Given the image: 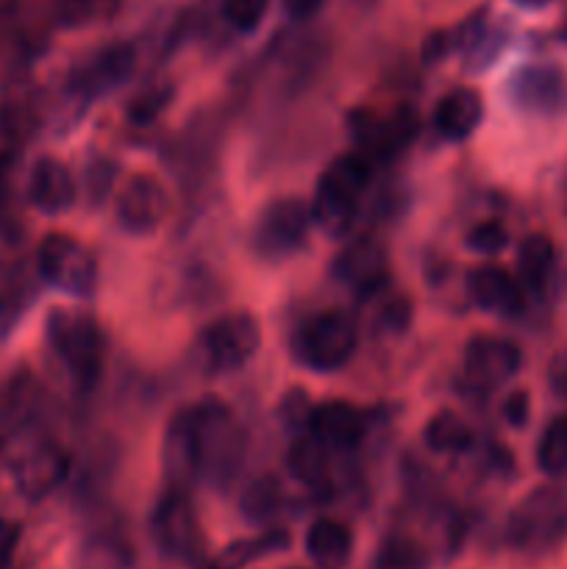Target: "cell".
<instances>
[{
	"instance_id": "cell-1",
	"label": "cell",
	"mask_w": 567,
	"mask_h": 569,
	"mask_svg": "<svg viewBox=\"0 0 567 569\" xmlns=\"http://www.w3.org/2000/svg\"><path fill=\"white\" fill-rule=\"evenodd\" d=\"M567 537V483L550 481L531 489L506 522V539L523 553H545Z\"/></svg>"
},
{
	"instance_id": "cell-2",
	"label": "cell",
	"mask_w": 567,
	"mask_h": 569,
	"mask_svg": "<svg viewBox=\"0 0 567 569\" xmlns=\"http://www.w3.org/2000/svg\"><path fill=\"white\" fill-rule=\"evenodd\" d=\"M370 183V164L359 153H342L326 167L317 183L311 220L328 237H345L359 211V200Z\"/></svg>"
},
{
	"instance_id": "cell-3",
	"label": "cell",
	"mask_w": 567,
	"mask_h": 569,
	"mask_svg": "<svg viewBox=\"0 0 567 569\" xmlns=\"http://www.w3.org/2000/svg\"><path fill=\"white\" fill-rule=\"evenodd\" d=\"M198 411V476L226 487L242 459V431L222 403L195 406Z\"/></svg>"
},
{
	"instance_id": "cell-4",
	"label": "cell",
	"mask_w": 567,
	"mask_h": 569,
	"mask_svg": "<svg viewBox=\"0 0 567 569\" xmlns=\"http://www.w3.org/2000/svg\"><path fill=\"white\" fill-rule=\"evenodd\" d=\"M48 339L56 356L81 383H92L103 370L106 345L98 322L83 311H53L48 320Z\"/></svg>"
},
{
	"instance_id": "cell-5",
	"label": "cell",
	"mask_w": 567,
	"mask_h": 569,
	"mask_svg": "<svg viewBox=\"0 0 567 569\" xmlns=\"http://www.w3.org/2000/svg\"><path fill=\"white\" fill-rule=\"evenodd\" d=\"M359 342V328L345 311H322L306 320L295 337V356L309 370L334 372L345 367Z\"/></svg>"
},
{
	"instance_id": "cell-6",
	"label": "cell",
	"mask_w": 567,
	"mask_h": 569,
	"mask_svg": "<svg viewBox=\"0 0 567 569\" xmlns=\"http://www.w3.org/2000/svg\"><path fill=\"white\" fill-rule=\"evenodd\" d=\"M261 345V328L248 311L220 317L200 333L198 353L206 370L233 372L248 365Z\"/></svg>"
},
{
	"instance_id": "cell-7",
	"label": "cell",
	"mask_w": 567,
	"mask_h": 569,
	"mask_svg": "<svg viewBox=\"0 0 567 569\" xmlns=\"http://www.w3.org/2000/svg\"><path fill=\"white\" fill-rule=\"evenodd\" d=\"M37 264L44 281L61 292L76 295V298H87L94 292L98 261H94L92 250L78 242L76 237H67V233L44 237L37 250Z\"/></svg>"
},
{
	"instance_id": "cell-8",
	"label": "cell",
	"mask_w": 567,
	"mask_h": 569,
	"mask_svg": "<svg viewBox=\"0 0 567 569\" xmlns=\"http://www.w3.org/2000/svg\"><path fill=\"white\" fill-rule=\"evenodd\" d=\"M150 537L161 556L172 561H192L200 553V522L187 489L172 487L159 498L150 515Z\"/></svg>"
},
{
	"instance_id": "cell-9",
	"label": "cell",
	"mask_w": 567,
	"mask_h": 569,
	"mask_svg": "<svg viewBox=\"0 0 567 569\" xmlns=\"http://www.w3.org/2000/svg\"><path fill=\"white\" fill-rule=\"evenodd\" d=\"M311 206L300 198H278L261 209L253 226V248L265 259L278 261L304 248L311 228Z\"/></svg>"
},
{
	"instance_id": "cell-10",
	"label": "cell",
	"mask_w": 567,
	"mask_h": 569,
	"mask_svg": "<svg viewBox=\"0 0 567 569\" xmlns=\"http://www.w3.org/2000/svg\"><path fill=\"white\" fill-rule=\"evenodd\" d=\"M167 211H170V194L165 183L148 172H133L117 192V222L131 233L156 231L165 222Z\"/></svg>"
},
{
	"instance_id": "cell-11",
	"label": "cell",
	"mask_w": 567,
	"mask_h": 569,
	"mask_svg": "<svg viewBox=\"0 0 567 569\" xmlns=\"http://www.w3.org/2000/svg\"><path fill=\"white\" fill-rule=\"evenodd\" d=\"M465 381L472 389H498L520 370V348L500 337H476L465 348Z\"/></svg>"
},
{
	"instance_id": "cell-12",
	"label": "cell",
	"mask_w": 567,
	"mask_h": 569,
	"mask_svg": "<svg viewBox=\"0 0 567 569\" xmlns=\"http://www.w3.org/2000/svg\"><path fill=\"white\" fill-rule=\"evenodd\" d=\"M14 487L22 498L42 500L70 472V459L53 442H37L22 450L14 461Z\"/></svg>"
},
{
	"instance_id": "cell-13",
	"label": "cell",
	"mask_w": 567,
	"mask_h": 569,
	"mask_svg": "<svg viewBox=\"0 0 567 569\" xmlns=\"http://www.w3.org/2000/svg\"><path fill=\"white\" fill-rule=\"evenodd\" d=\"M511 100L523 111L556 114L567 106V76L550 64L523 67L511 81Z\"/></svg>"
},
{
	"instance_id": "cell-14",
	"label": "cell",
	"mask_w": 567,
	"mask_h": 569,
	"mask_svg": "<svg viewBox=\"0 0 567 569\" xmlns=\"http://www.w3.org/2000/svg\"><path fill=\"white\" fill-rule=\"evenodd\" d=\"M350 126H354L356 139L372 153H395L417 133V117L406 106L389 111L361 109L350 117Z\"/></svg>"
},
{
	"instance_id": "cell-15",
	"label": "cell",
	"mask_w": 567,
	"mask_h": 569,
	"mask_svg": "<svg viewBox=\"0 0 567 569\" xmlns=\"http://www.w3.org/2000/svg\"><path fill=\"white\" fill-rule=\"evenodd\" d=\"M161 456H165V470L172 487L187 489V483L198 478V411L195 406L181 409L172 417Z\"/></svg>"
},
{
	"instance_id": "cell-16",
	"label": "cell",
	"mask_w": 567,
	"mask_h": 569,
	"mask_svg": "<svg viewBox=\"0 0 567 569\" xmlns=\"http://www.w3.org/2000/svg\"><path fill=\"white\" fill-rule=\"evenodd\" d=\"M28 198L39 211H48V214H59V211L70 209L78 198L76 178H72L70 167L64 161L53 159V156L39 159L33 164L31 178H28Z\"/></svg>"
},
{
	"instance_id": "cell-17",
	"label": "cell",
	"mask_w": 567,
	"mask_h": 569,
	"mask_svg": "<svg viewBox=\"0 0 567 569\" xmlns=\"http://www.w3.org/2000/svg\"><path fill=\"white\" fill-rule=\"evenodd\" d=\"M334 276L348 287L372 292L387 278V250L376 239H356L334 261Z\"/></svg>"
},
{
	"instance_id": "cell-18",
	"label": "cell",
	"mask_w": 567,
	"mask_h": 569,
	"mask_svg": "<svg viewBox=\"0 0 567 569\" xmlns=\"http://www.w3.org/2000/svg\"><path fill=\"white\" fill-rule=\"evenodd\" d=\"M467 292H470L472 303L484 311H495V315H511L520 309L523 292L520 283L515 281L511 272H506L498 264H481L467 276Z\"/></svg>"
},
{
	"instance_id": "cell-19",
	"label": "cell",
	"mask_w": 567,
	"mask_h": 569,
	"mask_svg": "<svg viewBox=\"0 0 567 569\" xmlns=\"http://www.w3.org/2000/svg\"><path fill=\"white\" fill-rule=\"evenodd\" d=\"M309 428L328 448H354L365 437V415L345 400H328L315 406Z\"/></svg>"
},
{
	"instance_id": "cell-20",
	"label": "cell",
	"mask_w": 567,
	"mask_h": 569,
	"mask_svg": "<svg viewBox=\"0 0 567 569\" xmlns=\"http://www.w3.org/2000/svg\"><path fill=\"white\" fill-rule=\"evenodd\" d=\"M484 117V100L476 89H450L434 111V122L437 131L445 139H467L478 128Z\"/></svg>"
},
{
	"instance_id": "cell-21",
	"label": "cell",
	"mask_w": 567,
	"mask_h": 569,
	"mask_svg": "<svg viewBox=\"0 0 567 569\" xmlns=\"http://www.w3.org/2000/svg\"><path fill=\"white\" fill-rule=\"evenodd\" d=\"M350 548H354V539H350L348 526H342L339 520H315L306 531V553L311 556V561H317L326 569H337L348 561Z\"/></svg>"
},
{
	"instance_id": "cell-22",
	"label": "cell",
	"mask_w": 567,
	"mask_h": 569,
	"mask_svg": "<svg viewBox=\"0 0 567 569\" xmlns=\"http://www.w3.org/2000/svg\"><path fill=\"white\" fill-rule=\"evenodd\" d=\"M76 569H133V548L117 531H94L78 548Z\"/></svg>"
},
{
	"instance_id": "cell-23",
	"label": "cell",
	"mask_w": 567,
	"mask_h": 569,
	"mask_svg": "<svg viewBox=\"0 0 567 569\" xmlns=\"http://www.w3.org/2000/svg\"><path fill=\"white\" fill-rule=\"evenodd\" d=\"M287 467L304 487H322L331 476V459H328V445L320 442L315 433L298 437L289 445Z\"/></svg>"
},
{
	"instance_id": "cell-24",
	"label": "cell",
	"mask_w": 567,
	"mask_h": 569,
	"mask_svg": "<svg viewBox=\"0 0 567 569\" xmlns=\"http://www.w3.org/2000/svg\"><path fill=\"white\" fill-rule=\"evenodd\" d=\"M133 70V50L128 44L106 48L83 67L81 87L83 92H103V89L120 83Z\"/></svg>"
},
{
	"instance_id": "cell-25",
	"label": "cell",
	"mask_w": 567,
	"mask_h": 569,
	"mask_svg": "<svg viewBox=\"0 0 567 569\" xmlns=\"http://www.w3.org/2000/svg\"><path fill=\"white\" fill-rule=\"evenodd\" d=\"M426 445L437 453H461L472 445V428L456 411H439L426 426Z\"/></svg>"
},
{
	"instance_id": "cell-26",
	"label": "cell",
	"mask_w": 567,
	"mask_h": 569,
	"mask_svg": "<svg viewBox=\"0 0 567 569\" xmlns=\"http://www.w3.org/2000/svg\"><path fill=\"white\" fill-rule=\"evenodd\" d=\"M556 261V248L545 233H531V237L523 239L520 253H517V264H520L523 281L531 289L545 287L550 270H554Z\"/></svg>"
},
{
	"instance_id": "cell-27",
	"label": "cell",
	"mask_w": 567,
	"mask_h": 569,
	"mask_svg": "<svg viewBox=\"0 0 567 569\" xmlns=\"http://www.w3.org/2000/svg\"><path fill=\"white\" fill-rule=\"evenodd\" d=\"M239 509H242V515L248 517L250 522H267L270 517H276V511L281 509V487H278L276 478H253V481L245 487Z\"/></svg>"
},
{
	"instance_id": "cell-28",
	"label": "cell",
	"mask_w": 567,
	"mask_h": 569,
	"mask_svg": "<svg viewBox=\"0 0 567 569\" xmlns=\"http://www.w3.org/2000/svg\"><path fill=\"white\" fill-rule=\"evenodd\" d=\"M537 465L550 478H559L567 472V417H559L545 428L537 445Z\"/></svg>"
},
{
	"instance_id": "cell-29",
	"label": "cell",
	"mask_w": 567,
	"mask_h": 569,
	"mask_svg": "<svg viewBox=\"0 0 567 569\" xmlns=\"http://www.w3.org/2000/svg\"><path fill=\"white\" fill-rule=\"evenodd\" d=\"M120 9V0H61V20L70 26L109 20Z\"/></svg>"
},
{
	"instance_id": "cell-30",
	"label": "cell",
	"mask_w": 567,
	"mask_h": 569,
	"mask_svg": "<svg viewBox=\"0 0 567 569\" xmlns=\"http://www.w3.org/2000/svg\"><path fill=\"white\" fill-rule=\"evenodd\" d=\"M378 567L381 569H422L426 567V553H422L415 542H409V539L392 537L381 548Z\"/></svg>"
},
{
	"instance_id": "cell-31",
	"label": "cell",
	"mask_w": 567,
	"mask_h": 569,
	"mask_svg": "<svg viewBox=\"0 0 567 569\" xmlns=\"http://www.w3.org/2000/svg\"><path fill=\"white\" fill-rule=\"evenodd\" d=\"M509 244V231L498 220L478 222L467 231V248L481 256H495Z\"/></svg>"
},
{
	"instance_id": "cell-32",
	"label": "cell",
	"mask_w": 567,
	"mask_h": 569,
	"mask_svg": "<svg viewBox=\"0 0 567 569\" xmlns=\"http://www.w3.org/2000/svg\"><path fill=\"white\" fill-rule=\"evenodd\" d=\"M270 0H222V17L239 31H253L267 14Z\"/></svg>"
},
{
	"instance_id": "cell-33",
	"label": "cell",
	"mask_w": 567,
	"mask_h": 569,
	"mask_svg": "<svg viewBox=\"0 0 567 569\" xmlns=\"http://www.w3.org/2000/svg\"><path fill=\"white\" fill-rule=\"evenodd\" d=\"M281 548H287V533H267V537L256 539V542L233 545V548L226 553V561L231 567H239V565H248V561H253L259 553L265 556V553H272V550H281Z\"/></svg>"
},
{
	"instance_id": "cell-34",
	"label": "cell",
	"mask_w": 567,
	"mask_h": 569,
	"mask_svg": "<svg viewBox=\"0 0 567 569\" xmlns=\"http://www.w3.org/2000/svg\"><path fill=\"white\" fill-rule=\"evenodd\" d=\"M311 411H315V406L309 403V398H306L300 389H292L289 395H284L281 400V420H287L289 426H309L311 420Z\"/></svg>"
},
{
	"instance_id": "cell-35",
	"label": "cell",
	"mask_w": 567,
	"mask_h": 569,
	"mask_svg": "<svg viewBox=\"0 0 567 569\" xmlns=\"http://www.w3.org/2000/svg\"><path fill=\"white\" fill-rule=\"evenodd\" d=\"M548 383L554 389L556 398H565L567 400V348L559 350L554 356V361L548 365Z\"/></svg>"
},
{
	"instance_id": "cell-36",
	"label": "cell",
	"mask_w": 567,
	"mask_h": 569,
	"mask_svg": "<svg viewBox=\"0 0 567 569\" xmlns=\"http://www.w3.org/2000/svg\"><path fill=\"white\" fill-rule=\"evenodd\" d=\"M17 542H20V526H14L11 520H3V517H0V567L11 559Z\"/></svg>"
},
{
	"instance_id": "cell-37",
	"label": "cell",
	"mask_w": 567,
	"mask_h": 569,
	"mask_svg": "<svg viewBox=\"0 0 567 569\" xmlns=\"http://www.w3.org/2000/svg\"><path fill=\"white\" fill-rule=\"evenodd\" d=\"M448 48H450V37L445 31H437L426 39V44H422V56H426V61H439L445 59Z\"/></svg>"
},
{
	"instance_id": "cell-38",
	"label": "cell",
	"mask_w": 567,
	"mask_h": 569,
	"mask_svg": "<svg viewBox=\"0 0 567 569\" xmlns=\"http://www.w3.org/2000/svg\"><path fill=\"white\" fill-rule=\"evenodd\" d=\"M506 417H509L511 426H523L528 417V398L526 392H515L509 400H506Z\"/></svg>"
},
{
	"instance_id": "cell-39",
	"label": "cell",
	"mask_w": 567,
	"mask_h": 569,
	"mask_svg": "<svg viewBox=\"0 0 567 569\" xmlns=\"http://www.w3.org/2000/svg\"><path fill=\"white\" fill-rule=\"evenodd\" d=\"M322 6V0H284V9L292 20H309L311 14H317V9Z\"/></svg>"
},
{
	"instance_id": "cell-40",
	"label": "cell",
	"mask_w": 567,
	"mask_h": 569,
	"mask_svg": "<svg viewBox=\"0 0 567 569\" xmlns=\"http://www.w3.org/2000/svg\"><path fill=\"white\" fill-rule=\"evenodd\" d=\"M515 3H520L523 9H543V6L556 3V0H515Z\"/></svg>"
},
{
	"instance_id": "cell-41",
	"label": "cell",
	"mask_w": 567,
	"mask_h": 569,
	"mask_svg": "<svg viewBox=\"0 0 567 569\" xmlns=\"http://www.w3.org/2000/svg\"><path fill=\"white\" fill-rule=\"evenodd\" d=\"M14 3H17V0H0V17H3L6 11H9Z\"/></svg>"
}]
</instances>
